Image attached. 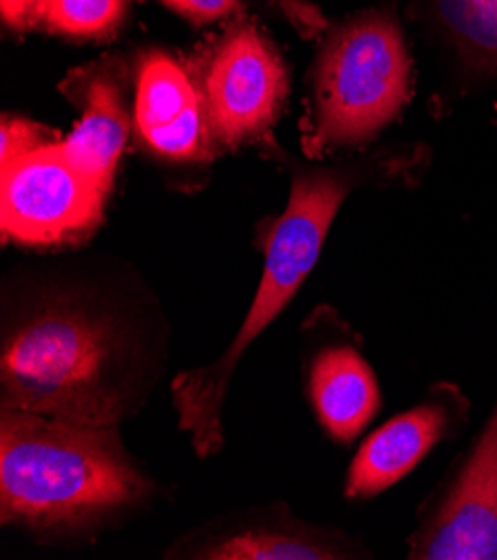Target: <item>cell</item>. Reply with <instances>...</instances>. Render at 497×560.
Returning <instances> with one entry per match:
<instances>
[{
  "label": "cell",
  "mask_w": 497,
  "mask_h": 560,
  "mask_svg": "<svg viewBox=\"0 0 497 560\" xmlns=\"http://www.w3.org/2000/svg\"><path fill=\"white\" fill-rule=\"evenodd\" d=\"M203 558L221 560H326L342 558L338 549L308 536L248 532L216 542L203 551Z\"/></svg>",
  "instance_id": "14"
},
{
  "label": "cell",
  "mask_w": 497,
  "mask_h": 560,
  "mask_svg": "<svg viewBox=\"0 0 497 560\" xmlns=\"http://www.w3.org/2000/svg\"><path fill=\"white\" fill-rule=\"evenodd\" d=\"M447 409L424 405L377 429L359 450L351 465L346 493L368 498L402 480L445 435Z\"/></svg>",
  "instance_id": "8"
},
{
  "label": "cell",
  "mask_w": 497,
  "mask_h": 560,
  "mask_svg": "<svg viewBox=\"0 0 497 560\" xmlns=\"http://www.w3.org/2000/svg\"><path fill=\"white\" fill-rule=\"evenodd\" d=\"M411 94V56L389 14L342 25L321 49L315 74V145L370 141Z\"/></svg>",
  "instance_id": "4"
},
{
  "label": "cell",
  "mask_w": 497,
  "mask_h": 560,
  "mask_svg": "<svg viewBox=\"0 0 497 560\" xmlns=\"http://www.w3.org/2000/svg\"><path fill=\"white\" fill-rule=\"evenodd\" d=\"M150 482L115 424H83L3 409L0 516L27 529H70L137 505Z\"/></svg>",
  "instance_id": "1"
},
{
  "label": "cell",
  "mask_w": 497,
  "mask_h": 560,
  "mask_svg": "<svg viewBox=\"0 0 497 560\" xmlns=\"http://www.w3.org/2000/svg\"><path fill=\"white\" fill-rule=\"evenodd\" d=\"M163 3L188 21L203 25L230 16L237 10L239 0H163Z\"/></svg>",
  "instance_id": "16"
},
{
  "label": "cell",
  "mask_w": 497,
  "mask_h": 560,
  "mask_svg": "<svg viewBox=\"0 0 497 560\" xmlns=\"http://www.w3.org/2000/svg\"><path fill=\"white\" fill-rule=\"evenodd\" d=\"M411 558L497 560V407L445 505L415 538Z\"/></svg>",
  "instance_id": "7"
},
{
  "label": "cell",
  "mask_w": 497,
  "mask_h": 560,
  "mask_svg": "<svg viewBox=\"0 0 497 560\" xmlns=\"http://www.w3.org/2000/svg\"><path fill=\"white\" fill-rule=\"evenodd\" d=\"M105 197L107 192L68 159L61 141L43 145L3 165V237L29 246L83 240L100 223Z\"/></svg>",
  "instance_id": "5"
},
{
  "label": "cell",
  "mask_w": 497,
  "mask_h": 560,
  "mask_svg": "<svg viewBox=\"0 0 497 560\" xmlns=\"http://www.w3.org/2000/svg\"><path fill=\"white\" fill-rule=\"evenodd\" d=\"M288 92L282 56L252 25L230 30L201 74V105L210 143L235 150L268 132Z\"/></svg>",
  "instance_id": "6"
},
{
  "label": "cell",
  "mask_w": 497,
  "mask_h": 560,
  "mask_svg": "<svg viewBox=\"0 0 497 560\" xmlns=\"http://www.w3.org/2000/svg\"><path fill=\"white\" fill-rule=\"evenodd\" d=\"M0 396L3 409L83 424L119 422L126 398L113 328L70 302H47L5 338Z\"/></svg>",
  "instance_id": "2"
},
{
  "label": "cell",
  "mask_w": 497,
  "mask_h": 560,
  "mask_svg": "<svg viewBox=\"0 0 497 560\" xmlns=\"http://www.w3.org/2000/svg\"><path fill=\"white\" fill-rule=\"evenodd\" d=\"M435 10L464 59L497 72V0H435Z\"/></svg>",
  "instance_id": "12"
},
{
  "label": "cell",
  "mask_w": 497,
  "mask_h": 560,
  "mask_svg": "<svg viewBox=\"0 0 497 560\" xmlns=\"http://www.w3.org/2000/svg\"><path fill=\"white\" fill-rule=\"evenodd\" d=\"M49 143H59L54 132H47L45 128L23 119L5 117L3 130H0V163L10 165L12 161Z\"/></svg>",
  "instance_id": "15"
},
{
  "label": "cell",
  "mask_w": 497,
  "mask_h": 560,
  "mask_svg": "<svg viewBox=\"0 0 497 560\" xmlns=\"http://www.w3.org/2000/svg\"><path fill=\"white\" fill-rule=\"evenodd\" d=\"M201 105L199 88L188 79L177 61L161 51L141 61L134 121L141 137L168 128Z\"/></svg>",
  "instance_id": "11"
},
{
  "label": "cell",
  "mask_w": 497,
  "mask_h": 560,
  "mask_svg": "<svg viewBox=\"0 0 497 560\" xmlns=\"http://www.w3.org/2000/svg\"><path fill=\"white\" fill-rule=\"evenodd\" d=\"M38 5L40 0H0V12L10 27L23 30L32 25Z\"/></svg>",
  "instance_id": "17"
},
{
  "label": "cell",
  "mask_w": 497,
  "mask_h": 560,
  "mask_svg": "<svg viewBox=\"0 0 497 560\" xmlns=\"http://www.w3.org/2000/svg\"><path fill=\"white\" fill-rule=\"evenodd\" d=\"M348 188V179L326 173L295 179L288 208L274 223L268 240L259 291L235 340L216 362L184 373L173 384L179 424L190 433L194 452L201 458L218 452L224 442L221 411L239 358L301 289L319 259L330 223L346 199Z\"/></svg>",
  "instance_id": "3"
},
{
  "label": "cell",
  "mask_w": 497,
  "mask_h": 560,
  "mask_svg": "<svg viewBox=\"0 0 497 560\" xmlns=\"http://www.w3.org/2000/svg\"><path fill=\"white\" fill-rule=\"evenodd\" d=\"M130 0H40L32 25L72 38L113 36Z\"/></svg>",
  "instance_id": "13"
},
{
  "label": "cell",
  "mask_w": 497,
  "mask_h": 560,
  "mask_svg": "<svg viewBox=\"0 0 497 560\" xmlns=\"http://www.w3.org/2000/svg\"><path fill=\"white\" fill-rule=\"evenodd\" d=\"M76 92L83 117L61 148L81 173L107 192L130 135L123 94L109 72L90 74Z\"/></svg>",
  "instance_id": "9"
},
{
  "label": "cell",
  "mask_w": 497,
  "mask_h": 560,
  "mask_svg": "<svg viewBox=\"0 0 497 560\" xmlns=\"http://www.w3.org/2000/svg\"><path fill=\"white\" fill-rule=\"evenodd\" d=\"M310 398L319 422L335 440H353L379 409L377 380L366 360L348 349H323L310 366Z\"/></svg>",
  "instance_id": "10"
}]
</instances>
